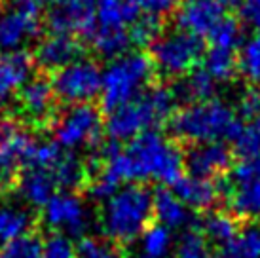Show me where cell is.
Returning a JSON list of instances; mask_svg holds the SVG:
<instances>
[{"label":"cell","mask_w":260,"mask_h":258,"mask_svg":"<svg viewBox=\"0 0 260 258\" xmlns=\"http://www.w3.org/2000/svg\"><path fill=\"white\" fill-rule=\"evenodd\" d=\"M184 171V154L173 139L158 131H146L120 148L110 141L103 152V165L87 182V194L95 201H107L123 184L148 180L175 184Z\"/></svg>","instance_id":"6da1fadb"},{"label":"cell","mask_w":260,"mask_h":258,"mask_svg":"<svg viewBox=\"0 0 260 258\" xmlns=\"http://www.w3.org/2000/svg\"><path fill=\"white\" fill-rule=\"evenodd\" d=\"M154 218V196L145 184H123L99 211V226L112 243L129 245L145 234Z\"/></svg>","instance_id":"7a4b0ae2"},{"label":"cell","mask_w":260,"mask_h":258,"mask_svg":"<svg viewBox=\"0 0 260 258\" xmlns=\"http://www.w3.org/2000/svg\"><path fill=\"white\" fill-rule=\"evenodd\" d=\"M177 107L173 89L152 86L137 99L110 112L105 131L112 143L133 141L146 131H156L158 125L171 120Z\"/></svg>","instance_id":"3957f363"},{"label":"cell","mask_w":260,"mask_h":258,"mask_svg":"<svg viewBox=\"0 0 260 258\" xmlns=\"http://www.w3.org/2000/svg\"><path fill=\"white\" fill-rule=\"evenodd\" d=\"M171 122V133L175 139L194 144L224 143L226 139L236 141L241 131L238 112L220 99L196 103L175 112Z\"/></svg>","instance_id":"277c9868"},{"label":"cell","mask_w":260,"mask_h":258,"mask_svg":"<svg viewBox=\"0 0 260 258\" xmlns=\"http://www.w3.org/2000/svg\"><path fill=\"white\" fill-rule=\"evenodd\" d=\"M154 67L146 55L139 51H127L112 59L105 71L101 82V108L110 114L120 107L137 99L150 87Z\"/></svg>","instance_id":"5b68a950"},{"label":"cell","mask_w":260,"mask_h":258,"mask_svg":"<svg viewBox=\"0 0 260 258\" xmlns=\"http://www.w3.org/2000/svg\"><path fill=\"white\" fill-rule=\"evenodd\" d=\"M139 15L133 0H95V25L87 40L101 57H120L129 51V29Z\"/></svg>","instance_id":"8992f818"},{"label":"cell","mask_w":260,"mask_h":258,"mask_svg":"<svg viewBox=\"0 0 260 258\" xmlns=\"http://www.w3.org/2000/svg\"><path fill=\"white\" fill-rule=\"evenodd\" d=\"M202 55V38L181 29L161 33L150 44L152 67L166 78H184L186 74L196 71V64Z\"/></svg>","instance_id":"52a82bcc"},{"label":"cell","mask_w":260,"mask_h":258,"mask_svg":"<svg viewBox=\"0 0 260 258\" xmlns=\"http://www.w3.org/2000/svg\"><path fill=\"white\" fill-rule=\"evenodd\" d=\"M103 129L105 123L99 108L91 103L73 105L53 120V143L65 152L93 150L101 144Z\"/></svg>","instance_id":"ba28073f"},{"label":"cell","mask_w":260,"mask_h":258,"mask_svg":"<svg viewBox=\"0 0 260 258\" xmlns=\"http://www.w3.org/2000/svg\"><path fill=\"white\" fill-rule=\"evenodd\" d=\"M50 82L55 99L65 103L67 107L89 105L101 95L103 71L93 59L80 57L53 72Z\"/></svg>","instance_id":"9c48e42d"},{"label":"cell","mask_w":260,"mask_h":258,"mask_svg":"<svg viewBox=\"0 0 260 258\" xmlns=\"http://www.w3.org/2000/svg\"><path fill=\"white\" fill-rule=\"evenodd\" d=\"M44 21V0H6L0 12V51H21L38 36Z\"/></svg>","instance_id":"30bf717a"},{"label":"cell","mask_w":260,"mask_h":258,"mask_svg":"<svg viewBox=\"0 0 260 258\" xmlns=\"http://www.w3.org/2000/svg\"><path fill=\"white\" fill-rule=\"evenodd\" d=\"M220 200L236 220H260V175L238 164L230 175L218 182Z\"/></svg>","instance_id":"8fae6325"},{"label":"cell","mask_w":260,"mask_h":258,"mask_svg":"<svg viewBox=\"0 0 260 258\" xmlns=\"http://www.w3.org/2000/svg\"><path fill=\"white\" fill-rule=\"evenodd\" d=\"M44 222L57 234L82 239L91 224V216L80 196L73 192H57L44 207Z\"/></svg>","instance_id":"7c38bea8"},{"label":"cell","mask_w":260,"mask_h":258,"mask_svg":"<svg viewBox=\"0 0 260 258\" xmlns=\"http://www.w3.org/2000/svg\"><path fill=\"white\" fill-rule=\"evenodd\" d=\"M46 21L51 33L89 38L95 25V0H48Z\"/></svg>","instance_id":"4fadbf2b"},{"label":"cell","mask_w":260,"mask_h":258,"mask_svg":"<svg viewBox=\"0 0 260 258\" xmlns=\"http://www.w3.org/2000/svg\"><path fill=\"white\" fill-rule=\"evenodd\" d=\"M32 137L12 120L0 118V192L10 188L17 179V169L23 167L25 152Z\"/></svg>","instance_id":"5bb4252c"},{"label":"cell","mask_w":260,"mask_h":258,"mask_svg":"<svg viewBox=\"0 0 260 258\" xmlns=\"http://www.w3.org/2000/svg\"><path fill=\"white\" fill-rule=\"evenodd\" d=\"M226 17L228 15L224 12V8L211 0H184L177 10L179 29L207 40Z\"/></svg>","instance_id":"9a60e30c"},{"label":"cell","mask_w":260,"mask_h":258,"mask_svg":"<svg viewBox=\"0 0 260 258\" xmlns=\"http://www.w3.org/2000/svg\"><path fill=\"white\" fill-rule=\"evenodd\" d=\"M234 154L224 143L194 144L184 154V167L192 177L213 180L232 169Z\"/></svg>","instance_id":"2e32d148"},{"label":"cell","mask_w":260,"mask_h":258,"mask_svg":"<svg viewBox=\"0 0 260 258\" xmlns=\"http://www.w3.org/2000/svg\"><path fill=\"white\" fill-rule=\"evenodd\" d=\"M17 103L27 120L35 123L48 122L53 116V107H55V93L51 82L42 76L30 78L17 93Z\"/></svg>","instance_id":"e0dca14e"},{"label":"cell","mask_w":260,"mask_h":258,"mask_svg":"<svg viewBox=\"0 0 260 258\" xmlns=\"http://www.w3.org/2000/svg\"><path fill=\"white\" fill-rule=\"evenodd\" d=\"M57 186L53 171L44 167H23L15 179L19 198L30 207H46L48 201L57 194Z\"/></svg>","instance_id":"ac0fdd59"},{"label":"cell","mask_w":260,"mask_h":258,"mask_svg":"<svg viewBox=\"0 0 260 258\" xmlns=\"http://www.w3.org/2000/svg\"><path fill=\"white\" fill-rule=\"evenodd\" d=\"M80 53H82V44L73 35L51 33L37 46L35 61L42 69L55 72L67 67V64H71L76 59H80Z\"/></svg>","instance_id":"d6986e66"},{"label":"cell","mask_w":260,"mask_h":258,"mask_svg":"<svg viewBox=\"0 0 260 258\" xmlns=\"http://www.w3.org/2000/svg\"><path fill=\"white\" fill-rule=\"evenodd\" d=\"M32 57L27 51H0V105L8 103L32 78Z\"/></svg>","instance_id":"ffe728a7"},{"label":"cell","mask_w":260,"mask_h":258,"mask_svg":"<svg viewBox=\"0 0 260 258\" xmlns=\"http://www.w3.org/2000/svg\"><path fill=\"white\" fill-rule=\"evenodd\" d=\"M173 192L188 209L205 211V213H209L220 200L218 184H215L213 180L192 177V175H182L173 184Z\"/></svg>","instance_id":"44dd1931"},{"label":"cell","mask_w":260,"mask_h":258,"mask_svg":"<svg viewBox=\"0 0 260 258\" xmlns=\"http://www.w3.org/2000/svg\"><path fill=\"white\" fill-rule=\"evenodd\" d=\"M154 218L171 232L181 228L190 230L196 222L190 209L175 196L173 190L167 188H158L154 194Z\"/></svg>","instance_id":"7402d4cb"},{"label":"cell","mask_w":260,"mask_h":258,"mask_svg":"<svg viewBox=\"0 0 260 258\" xmlns=\"http://www.w3.org/2000/svg\"><path fill=\"white\" fill-rule=\"evenodd\" d=\"M192 228L202 232L203 237L211 245L218 247V249L232 243L239 234V230H241L239 228V220H236L226 211H209V213H205L202 218H196Z\"/></svg>","instance_id":"603a6c76"},{"label":"cell","mask_w":260,"mask_h":258,"mask_svg":"<svg viewBox=\"0 0 260 258\" xmlns=\"http://www.w3.org/2000/svg\"><path fill=\"white\" fill-rule=\"evenodd\" d=\"M215 89H217V82L203 69H198L175 84L173 93L177 103L181 101L184 105H196V103H205L213 99Z\"/></svg>","instance_id":"cb8c5ba5"},{"label":"cell","mask_w":260,"mask_h":258,"mask_svg":"<svg viewBox=\"0 0 260 258\" xmlns=\"http://www.w3.org/2000/svg\"><path fill=\"white\" fill-rule=\"evenodd\" d=\"M32 228V215L21 205L0 201V249L14 239L29 234Z\"/></svg>","instance_id":"d4e9b609"},{"label":"cell","mask_w":260,"mask_h":258,"mask_svg":"<svg viewBox=\"0 0 260 258\" xmlns=\"http://www.w3.org/2000/svg\"><path fill=\"white\" fill-rule=\"evenodd\" d=\"M234 144L236 154L239 156V164L247 165L251 171L260 175V116L249 120L241 127Z\"/></svg>","instance_id":"484cf974"},{"label":"cell","mask_w":260,"mask_h":258,"mask_svg":"<svg viewBox=\"0 0 260 258\" xmlns=\"http://www.w3.org/2000/svg\"><path fill=\"white\" fill-rule=\"evenodd\" d=\"M173 249V232L161 224H150L137 239L135 258H167Z\"/></svg>","instance_id":"4316f807"},{"label":"cell","mask_w":260,"mask_h":258,"mask_svg":"<svg viewBox=\"0 0 260 258\" xmlns=\"http://www.w3.org/2000/svg\"><path fill=\"white\" fill-rule=\"evenodd\" d=\"M203 71L207 72L217 84L230 82L238 72V53L234 50L211 46L203 57Z\"/></svg>","instance_id":"83f0119b"},{"label":"cell","mask_w":260,"mask_h":258,"mask_svg":"<svg viewBox=\"0 0 260 258\" xmlns=\"http://www.w3.org/2000/svg\"><path fill=\"white\" fill-rule=\"evenodd\" d=\"M218 251L226 258H260V226L249 224L241 228L236 239Z\"/></svg>","instance_id":"f1b7e54d"},{"label":"cell","mask_w":260,"mask_h":258,"mask_svg":"<svg viewBox=\"0 0 260 258\" xmlns=\"http://www.w3.org/2000/svg\"><path fill=\"white\" fill-rule=\"evenodd\" d=\"M175 252H177V258H226L218 249L211 247L202 232L194 228L182 232V236L177 241Z\"/></svg>","instance_id":"f546056e"},{"label":"cell","mask_w":260,"mask_h":258,"mask_svg":"<svg viewBox=\"0 0 260 258\" xmlns=\"http://www.w3.org/2000/svg\"><path fill=\"white\" fill-rule=\"evenodd\" d=\"M238 71L254 87H260V35L251 36L241 44L238 53Z\"/></svg>","instance_id":"4dcf8cb0"},{"label":"cell","mask_w":260,"mask_h":258,"mask_svg":"<svg viewBox=\"0 0 260 258\" xmlns=\"http://www.w3.org/2000/svg\"><path fill=\"white\" fill-rule=\"evenodd\" d=\"M4 258H42L44 256V239L40 234L29 232L25 236L14 239L10 245L2 249Z\"/></svg>","instance_id":"1f68e13d"},{"label":"cell","mask_w":260,"mask_h":258,"mask_svg":"<svg viewBox=\"0 0 260 258\" xmlns=\"http://www.w3.org/2000/svg\"><path fill=\"white\" fill-rule=\"evenodd\" d=\"M78 258H123L120 247L107 237L86 236L76 247Z\"/></svg>","instance_id":"d6a6232c"},{"label":"cell","mask_w":260,"mask_h":258,"mask_svg":"<svg viewBox=\"0 0 260 258\" xmlns=\"http://www.w3.org/2000/svg\"><path fill=\"white\" fill-rule=\"evenodd\" d=\"M159 35H161V30H159V19L145 14L139 15V19L131 25L129 29L131 44H139V46L152 44Z\"/></svg>","instance_id":"836d02e7"},{"label":"cell","mask_w":260,"mask_h":258,"mask_svg":"<svg viewBox=\"0 0 260 258\" xmlns=\"http://www.w3.org/2000/svg\"><path fill=\"white\" fill-rule=\"evenodd\" d=\"M42 258H78L76 247L71 237L51 232L48 239L44 241V256Z\"/></svg>","instance_id":"e575fe53"},{"label":"cell","mask_w":260,"mask_h":258,"mask_svg":"<svg viewBox=\"0 0 260 258\" xmlns=\"http://www.w3.org/2000/svg\"><path fill=\"white\" fill-rule=\"evenodd\" d=\"M184 0H133V4L139 8V12L152 17H164L169 15L171 12L179 10Z\"/></svg>","instance_id":"d590c367"},{"label":"cell","mask_w":260,"mask_h":258,"mask_svg":"<svg viewBox=\"0 0 260 258\" xmlns=\"http://www.w3.org/2000/svg\"><path fill=\"white\" fill-rule=\"evenodd\" d=\"M238 112L247 120L260 116V87H249L239 95Z\"/></svg>","instance_id":"8d00e7d4"},{"label":"cell","mask_w":260,"mask_h":258,"mask_svg":"<svg viewBox=\"0 0 260 258\" xmlns=\"http://www.w3.org/2000/svg\"><path fill=\"white\" fill-rule=\"evenodd\" d=\"M239 14L245 25L253 27L260 35V0H239Z\"/></svg>","instance_id":"74e56055"},{"label":"cell","mask_w":260,"mask_h":258,"mask_svg":"<svg viewBox=\"0 0 260 258\" xmlns=\"http://www.w3.org/2000/svg\"><path fill=\"white\" fill-rule=\"evenodd\" d=\"M211 2H215V4H218L220 8H232V6H238L239 0H211Z\"/></svg>","instance_id":"f35d334b"},{"label":"cell","mask_w":260,"mask_h":258,"mask_svg":"<svg viewBox=\"0 0 260 258\" xmlns=\"http://www.w3.org/2000/svg\"><path fill=\"white\" fill-rule=\"evenodd\" d=\"M0 258H4V256H2V252H0Z\"/></svg>","instance_id":"ab89813d"}]
</instances>
